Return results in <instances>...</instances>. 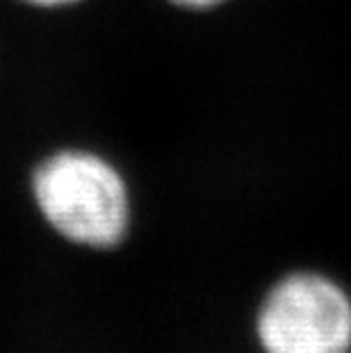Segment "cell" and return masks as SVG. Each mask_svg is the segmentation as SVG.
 <instances>
[{"mask_svg":"<svg viewBox=\"0 0 351 353\" xmlns=\"http://www.w3.org/2000/svg\"><path fill=\"white\" fill-rule=\"evenodd\" d=\"M26 187L43 228L76 251L117 253L137 230L132 174L94 141L69 139L43 148L30 164Z\"/></svg>","mask_w":351,"mask_h":353,"instance_id":"1","label":"cell"},{"mask_svg":"<svg viewBox=\"0 0 351 353\" xmlns=\"http://www.w3.org/2000/svg\"><path fill=\"white\" fill-rule=\"evenodd\" d=\"M251 335L260 353H351L349 285L324 269H288L260 294Z\"/></svg>","mask_w":351,"mask_h":353,"instance_id":"2","label":"cell"},{"mask_svg":"<svg viewBox=\"0 0 351 353\" xmlns=\"http://www.w3.org/2000/svg\"><path fill=\"white\" fill-rule=\"evenodd\" d=\"M12 3L37 14H64L80 10L92 0H12Z\"/></svg>","mask_w":351,"mask_h":353,"instance_id":"3","label":"cell"},{"mask_svg":"<svg viewBox=\"0 0 351 353\" xmlns=\"http://www.w3.org/2000/svg\"><path fill=\"white\" fill-rule=\"evenodd\" d=\"M164 5L174 7L178 12H194V14H205L226 7L230 0H162Z\"/></svg>","mask_w":351,"mask_h":353,"instance_id":"4","label":"cell"}]
</instances>
